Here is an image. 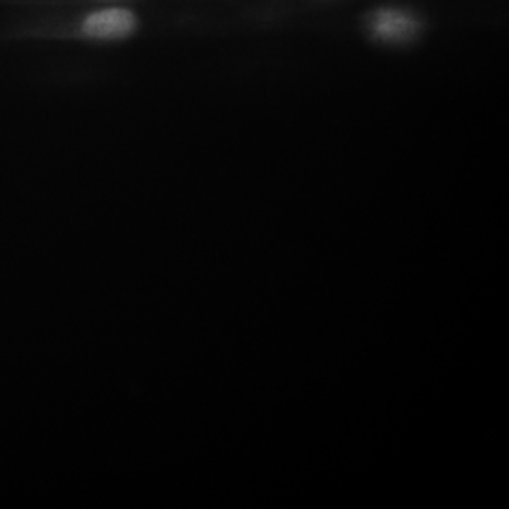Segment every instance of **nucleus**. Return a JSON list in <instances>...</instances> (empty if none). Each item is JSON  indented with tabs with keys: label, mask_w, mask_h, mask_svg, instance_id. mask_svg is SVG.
Here are the masks:
<instances>
[{
	"label": "nucleus",
	"mask_w": 509,
	"mask_h": 509,
	"mask_svg": "<svg viewBox=\"0 0 509 509\" xmlns=\"http://www.w3.org/2000/svg\"><path fill=\"white\" fill-rule=\"evenodd\" d=\"M136 19L133 13L125 9H108L97 12L88 17L84 23L85 34L94 38H126L135 30Z\"/></svg>",
	"instance_id": "nucleus-1"
}]
</instances>
